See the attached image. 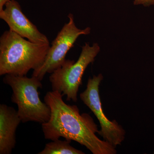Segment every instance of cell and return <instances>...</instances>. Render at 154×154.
<instances>
[{
	"instance_id": "cell-5",
	"label": "cell",
	"mask_w": 154,
	"mask_h": 154,
	"mask_svg": "<svg viewBox=\"0 0 154 154\" xmlns=\"http://www.w3.org/2000/svg\"><path fill=\"white\" fill-rule=\"evenodd\" d=\"M69 22L66 23L58 33L50 46L45 60L42 65L34 70L32 76L42 81L47 73L51 74L61 66L66 60L69 50L74 46L77 38L82 35H88L91 29H79L76 26L73 14L68 16Z\"/></svg>"
},
{
	"instance_id": "cell-2",
	"label": "cell",
	"mask_w": 154,
	"mask_h": 154,
	"mask_svg": "<svg viewBox=\"0 0 154 154\" xmlns=\"http://www.w3.org/2000/svg\"><path fill=\"white\" fill-rule=\"evenodd\" d=\"M50 44L34 43L9 30L0 37V75L26 76L45 60Z\"/></svg>"
},
{
	"instance_id": "cell-6",
	"label": "cell",
	"mask_w": 154,
	"mask_h": 154,
	"mask_svg": "<svg viewBox=\"0 0 154 154\" xmlns=\"http://www.w3.org/2000/svg\"><path fill=\"white\" fill-rule=\"evenodd\" d=\"M103 79L101 74L90 78L87 88L80 94V97L99 120L101 130L98 133L104 140L116 148L124 140L125 131L116 120L110 121L103 112L99 91V86Z\"/></svg>"
},
{
	"instance_id": "cell-9",
	"label": "cell",
	"mask_w": 154,
	"mask_h": 154,
	"mask_svg": "<svg viewBox=\"0 0 154 154\" xmlns=\"http://www.w3.org/2000/svg\"><path fill=\"white\" fill-rule=\"evenodd\" d=\"M71 141L53 140L45 145L44 149L38 154H84L85 152L75 148L70 145Z\"/></svg>"
},
{
	"instance_id": "cell-11",
	"label": "cell",
	"mask_w": 154,
	"mask_h": 154,
	"mask_svg": "<svg viewBox=\"0 0 154 154\" xmlns=\"http://www.w3.org/2000/svg\"><path fill=\"white\" fill-rule=\"evenodd\" d=\"M10 1V0H0V11L3 10L4 6L6 4Z\"/></svg>"
},
{
	"instance_id": "cell-8",
	"label": "cell",
	"mask_w": 154,
	"mask_h": 154,
	"mask_svg": "<svg viewBox=\"0 0 154 154\" xmlns=\"http://www.w3.org/2000/svg\"><path fill=\"white\" fill-rule=\"evenodd\" d=\"M21 119L14 107L0 105V154H11L16 144V131Z\"/></svg>"
},
{
	"instance_id": "cell-1",
	"label": "cell",
	"mask_w": 154,
	"mask_h": 154,
	"mask_svg": "<svg viewBox=\"0 0 154 154\" xmlns=\"http://www.w3.org/2000/svg\"><path fill=\"white\" fill-rule=\"evenodd\" d=\"M62 94L57 91L45 94L44 102L51 110L47 122L42 124L45 139L55 140L63 137L85 146L94 154H115L116 148L106 141L100 139L97 125L88 113L80 114L76 105L66 104Z\"/></svg>"
},
{
	"instance_id": "cell-3",
	"label": "cell",
	"mask_w": 154,
	"mask_h": 154,
	"mask_svg": "<svg viewBox=\"0 0 154 154\" xmlns=\"http://www.w3.org/2000/svg\"><path fill=\"white\" fill-rule=\"evenodd\" d=\"M3 82L12 89L11 101L17 104L18 115L23 123L47 122L51 116L49 106L41 101L38 89L42 88L41 81L36 77L5 75Z\"/></svg>"
},
{
	"instance_id": "cell-7",
	"label": "cell",
	"mask_w": 154,
	"mask_h": 154,
	"mask_svg": "<svg viewBox=\"0 0 154 154\" xmlns=\"http://www.w3.org/2000/svg\"><path fill=\"white\" fill-rule=\"evenodd\" d=\"M5 6V8L0 11V18L8 24L10 30L34 43L50 44L47 36L23 14L17 1L10 0Z\"/></svg>"
},
{
	"instance_id": "cell-4",
	"label": "cell",
	"mask_w": 154,
	"mask_h": 154,
	"mask_svg": "<svg viewBox=\"0 0 154 154\" xmlns=\"http://www.w3.org/2000/svg\"><path fill=\"white\" fill-rule=\"evenodd\" d=\"M99 51L100 47L97 43H94L91 46L89 43H86L82 48L77 62L66 59L50 76L52 91H58L63 96H66L67 101L77 102L83 74L88 66L94 62Z\"/></svg>"
},
{
	"instance_id": "cell-10",
	"label": "cell",
	"mask_w": 154,
	"mask_h": 154,
	"mask_svg": "<svg viewBox=\"0 0 154 154\" xmlns=\"http://www.w3.org/2000/svg\"><path fill=\"white\" fill-rule=\"evenodd\" d=\"M134 5H143L145 6L154 5V0H134Z\"/></svg>"
}]
</instances>
